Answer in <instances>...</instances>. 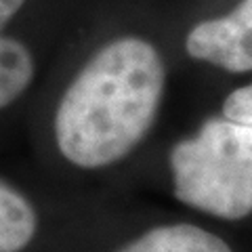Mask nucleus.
<instances>
[{"label":"nucleus","mask_w":252,"mask_h":252,"mask_svg":"<svg viewBox=\"0 0 252 252\" xmlns=\"http://www.w3.org/2000/svg\"><path fill=\"white\" fill-rule=\"evenodd\" d=\"M166 69L141 38L105 44L65 89L55 114V139L67 162L109 166L128 156L156 120Z\"/></svg>","instance_id":"f257e3e1"},{"label":"nucleus","mask_w":252,"mask_h":252,"mask_svg":"<svg viewBox=\"0 0 252 252\" xmlns=\"http://www.w3.org/2000/svg\"><path fill=\"white\" fill-rule=\"evenodd\" d=\"M175 195L212 217L238 220L252 212V126L210 118L170 149Z\"/></svg>","instance_id":"f03ea898"},{"label":"nucleus","mask_w":252,"mask_h":252,"mask_svg":"<svg viewBox=\"0 0 252 252\" xmlns=\"http://www.w3.org/2000/svg\"><path fill=\"white\" fill-rule=\"evenodd\" d=\"M187 53L227 72L252 69V0H242L219 19L198 23L187 34Z\"/></svg>","instance_id":"7ed1b4c3"},{"label":"nucleus","mask_w":252,"mask_h":252,"mask_svg":"<svg viewBox=\"0 0 252 252\" xmlns=\"http://www.w3.org/2000/svg\"><path fill=\"white\" fill-rule=\"evenodd\" d=\"M118 252H231V248L202 227L179 223L154 227Z\"/></svg>","instance_id":"20e7f679"},{"label":"nucleus","mask_w":252,"mask_h":252,"mask_svg":"<svg viewBox=\"0 0 252 252\" xmlns=\"http://www.w3.org/2000/svg\"><path fill=\"white\" fill-rule=\"evenodd\" d=\"M36 210L30 200L0 181V252H21L36 235Z\"/></svg>","instance_id":"39448f33"},{"label":"nucleus","mask_w":252,"mask_h":252,"mask_svg":"<svg viewBox=\"0 0 252 252\" xmlns=\"http://www.w3.org/2000/svg\"><path fill=\"white\" fill-rule=\"evenodd\" d=\"M223 116L252 126V84L233 91L223 103Z\"/></svg>","instance_id":"423d86ee"},{"label":"nucleus","mask_w":252,"mask_h":252,"mask_svg":"<svg viewBox=\"0 0 252 252\" xmlns=\"http://www.w3.org/2000/svg\"><path fill=\"white\" fill-rule=\"evenodd\" d=\"M23 2H26V0H0V32H2V28L15 17V15H17V11L23 6ZM11 42H13V38L0 34V53L4 49H9Z\"/></svg>","instance_id":"0eeeda50"}]
</instances>
